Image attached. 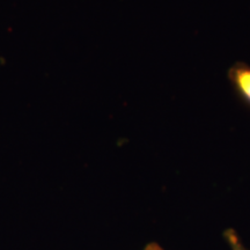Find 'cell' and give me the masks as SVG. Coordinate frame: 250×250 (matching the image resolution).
I'll return each mask as SVG.
<instances>
[{"instance_id": "obj_1", "label": "cell", "mask_w": 250, "mask_h": 250, "mask_svg": "<svg viewBox=\"0 0 250 250\" xmlns=\"http://www.w3.org/2000/svg\"><path fill=\"white\" fill-rule=\"evenodd\" d=\"M227 78L234 95L243 107L250 110V65L245 62H236L228 68Z\"/></svg>"}, {"instance_id": "obj_2", "label": "cell", "mask_w": 250, "mask_h": 250, "mask_svg": "<svg viewBox=\"0 0 250 250\" xmlns=\"http://www.w3.org/2000/svg\"><path fill=\"white\" fill-rule=\"evenodd\" d=\"M225 237H226L227 242L229 243L232 250H247L246 247L243 246V243L240 241L239 236H237V234L234 229H227L225 232Z\"/></svg>"}, {"instance_id": "obj_3", "label": "cell", "mask_w": 250, "mask_h": 250, "mask_svg": "<svg viewBox=\"0 0 250 250\" xmlns=\"http://www.w3.org/2000/svg\"><path fill=\"white\" fill-rule=\"evenodd\" d=\"M144 250H164V249H162L161 247L158 245V243L152 242V243H148V245L145 247V249H144Z\"/></svg>"}]
</instances>
